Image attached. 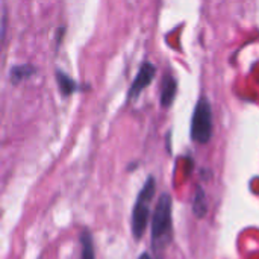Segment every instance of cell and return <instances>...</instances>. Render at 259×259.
<instances>
[{
	"label": "cell",
	"mask_w": 259,
	"mask_h": 259,
	"mask_svg": "<svg viewBox=\"0 0 259 259\" xmlns=\"http://www.w3.org/2000/svg\"><path fill=\"white\" fill-rule=\"evenodd\" d=\"M153 193H155V181L153 178H149L141 193L138 194V199L132 212V234L137 240H140L146 231V226L149 222V202L153 197Z\"/></svg>",
	"instance_id": "3"
},
{
	"label": "cell",
	"mask_w": 259,
	"mask_h": 259,
	"mask_svg": "<svg viewBox=\"0 0 259 259\" xmlns=\"http://www.w3.org/2000/svg\"><path fill=\"white\" fill-rule=\"evenodd\" d=\"M171 234V197L168 194H162L158 200V206L155 209L152 219V243L155 250L162 247L167 243Z\"/></svg>",
	"instance_id": "1"
},
{
	"label": "cell",
	"mask_w": 259,
	"mask_h": 259,
	"mask_svg": "<svg viewBox=\"0 0 259 259\" xmlns=\"http://www.w3.org/2000/svg\"><path fill=\"white\" fill-rule=\"evenodd\" d=\"M193 209H194V214L199 215V217H203L205 212H206V202H205V194L203 191L199 188L197 190V194L194 197V202H193Z\"/></svg>",
	"instance_id": "8"
},
{
	"label": "cell",
	"mask_w": 259,
	"mask_h": 259,
	"mask_svg": "<svg viewBox=\"0 0 259 259\" xmlns=\"http://www.w3.org/2000/svg\"><path fill=\"white\" fill-rule=\"evenodd\" d=\"M155 73H156L155 65L150 64V62H144V64L141 65V68H140L137 77L134 79V82H132V85H131L127 99H129V100H135V99L141 94V91L150 85V82H152L153 77H155Z\"/></svg>",
	"instance_id": "4"
},
{
	"label": "cell",
	"mask_w": 259,
	"mask_h": 259,
	"mask_svg": "<svg viewBox=\"0 0 259 259\" xmlns=\"http://www.w3.org/2000/svg\"><path fill=\"white\" fill-rule=\"evenodd\" d=\"M176 91H178L176 79L171 74H167L162 80V85H161V106L162 108H168L173 103Z\"/></svg>",
	"instance_id": "5"
},
{
	"label": "cell",
	"mask_w": 259,
	"mask_h": 259,
	"mask_svg": "<svg viewBox=\"0 0 259 259\" xmlns=\"http://www.w3.org/2000/svg\"><path fill=\"white\" fill-rule=\"evenodd\" d=\"M56 80H58L59 90H61V93L64 96H70V94H73L77 90V83L70 76H67L62 71H58L56 73Z\"/></svg>",
	"instance_id": "6"
},
{
	"label": "cell",
	"mask_w": 259,
	"mask_h": 259,
	"mask_svg": "<svg viewBox=\"0 0 259 259\" xmlns=\"http://www.w3.org/2000/svg\"><path fill=\"white\" fill-rule=\"evenodd\" d=\"M138 259H153V258H152L150 255H147V253H144V255H141V256H140V258H138Z\"/></svg>",
	"instance_id": "10"
},
{
	"label": "cell",
	"mask_w": 259,
	"mask_h": 259,
	"mask_svg": "<svg viewBox=\"0 0 259 259\" xmlns=\"http://www.w3.org/2000/svg\"><path fill=\"white\" fill-rule=\"evenodd\" d=\"M82 241V256L80 259H94V252H93V241L88 232H85L80 238Z\"/></svg>",
	"instance_id": "9"
},
{
	"label": "cell",
	"mask_w": 259,
	"mask_h": 259,
	"mask_svg": "<svg viewBox=\"0 0 259 259\" xmlns=\"http://www.w3.org/2000/svg\"><path fill=\"white\" fill-rule=\"evenodd\" d=\"M33 68L30 65H17L11 70V79L14 80V83H18L24 79H27L29 76L33 74Z\"/></svg>",
	"instance_id": "7"
},
{
	"label": "cell",
	"mask_w": 259,
	"mask_h": 259,
	"mask_svg": "<svg viewBox=\"0 0 259 259\" xmlns=\"http://www.w3.org/2000/svg\"><path fill=\"white\" fill-rule=\"evenodd\" d=\"M212 135V108L206 97L199 99L191 118V138L199 144H206Z\"/></svg>",
	"instance_id": "2"
}]
</instances>
